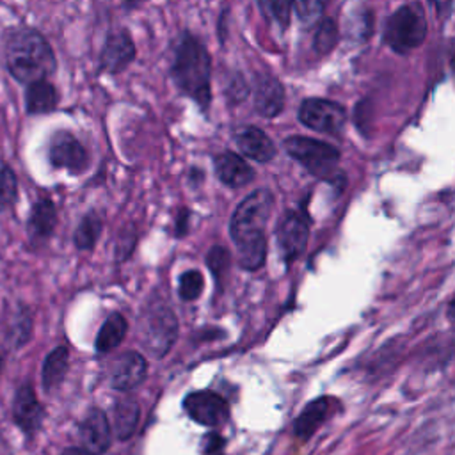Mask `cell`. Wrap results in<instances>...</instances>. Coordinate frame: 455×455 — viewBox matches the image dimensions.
Wrapping results in <instances>:
<instances>
[{"label": "cell", "instance_id": "cell-1", "mask_svg": "<svg viewBox=\"0 0 455 455\" xmlns=\"http://www.w3.org/2000/svg\"><path fill=\"white\" fill-rule=\"evenodd\" d=\"M274 197L270 190L258 188L251 192L233 212L229 231L238 251L240 265L245 270H256L267 256L265 226L270 217Z\"/></svg>", "mask_w": 455, "mask_h": 455}, {"label": "cell", "instance_id": "cell-2", "mask_svg": "<svg viewBox=\"0 0 455 455\" xmlns=\"http://www.w3.org/2000/svg\"><path fill=\"white\" fill-rule=\"evenodd\" d=\"M4 59L9 75L23 85L50 78L57 69L52 44L32 27H11L5 30Z\"/></svg>", "mask_w": 455, "mask_h": 455}, {"label": "cell", "instance_id": "cell-3", "mask_svg": "<svg viewBox=\"0 0 455 455\" xmlns=\"http://www.w3.org/2000/svg\"><path fill=\"white\" fill-rule=\"evenodd\" d=\"M171 78L181 94L208 112L212 103V57L206 46L190 32H181L171 62Z\"/></svg>", "mask_w": 455, "mask_h": 455}, {"label": "cell", "instance_id": "cell-4", "mask_svg": "<svg viewBox=\"0 0 455 455\" xmlns=\"http://www.w3.org/2000/svg\"><path fill=\"white\" fill-rule=\"evenodd\" d=\"M427 37V16L419 2L403 4L386 21L384 43L400 55H407L423 44Z\"/></svg>", "mask_w": 455, "mask_h": 455}, {"label": "cell", "instance_id": "cell-5", "mask_svg": "<svg viewBox=\"0 0 455 455\" xmlns=\"http://www.w3.org/2000/svg\"><path fill=\"white\" fill-rule=\"evenodd\" d=\"M284 151L316 178L329 180L338 171L339 149L318 139L290 135L284 139Z\"/></svg>", "mask_w": 455, "mask_h": 455}, {"label": "cell", "instance_id": "cell-6", "mask_svg": "<svg viewBox=\"0 0 455 455\" xmlns=\"http://www.w3.org/2000/svg\"><path fill=\"white\" fill-rule=\"evenodd\" d=\"M178 322L165 306L153 307L140 322V341L153 357H164L174 345Z\"/></svg>", "mask_w": 455, "mask_h": 455}, {"label": "cell", "instance_id": "cell-7", "mask_svg": "<svg viewBox=\"0 0 455 455\" xmlns=\"http://www.w3.org/2000/svg\"><path fill=\"white\" fill-rule=\"evenodd\" d=\"M299 121L315 132L338 133L347 123V110L341 103L325 98H306L297 114Z\"/></svg>", "mask_w": 455, "mask_h": 455}, {"label": "cell", "instance_id": "cell-8", "mask_svg": "<svg viewBox=\"0 0 455 455\" xmlns=\"http://www.w3.org/2000/svg\"><path fill=\"white\" fill-rule=\"evenodd\" d=\"M48 160L52 167L66 169L71 174H80L89 165V155L84 144L69 130H57L50 137Z\"/></svg>", "mask_w": 455, "mask_h": 455}, {"label": "cell", "instance_id": "cell-9", "mask_svg": "<svg viewBox=\"0 0 455 455\" xmlns=\"http://www.w3.org/2000/svg\"><path fill=\"white\" fill-rule=\"evenodd\" d=\"M135 43L132 39V34L126 28H116L110 30L103 48L100 52V71L119 75L123 73L135 59Z\"/></svg>", "mask_w": 455, "mask_h": 455}, {"label": "cell", "instance_id": "cell-10", "mask_svg": "<svg viewBox=\"0 0 455 455\" xmlns=\"http://www.w3.org/2000/svg\"><path fill=\"white\" fill-rule=\"evenodd\" d=\"M187 414L199 425L219 427L229 416L228 402L213 391H194L183 400Z\"/></svg>", "mask_w": 455, "mask_h": 455}, {"label": "cell", "instance_id": "cell-11", "mask_svg": "<svg viewBox=\"0 0 455 455\" xmlns=\"http://www.w3.org/2000/svg\"><path fill=\"white\" fill-rule=\"evenodd\" d=\"M309 236V222L302 212H286L277 226V242L286 261L295 259L306 249Z\"/></svg>", "mask_w": 455, "mask_h": 455}, {"label": "cell", "instance_id": "cell-12", "mask_svg": "<svg viewBox=\"0 0 455 455\" xmlns=\"http://www.w3.org/2000/svg\"><path fill=\"white\" fill-rule=\"evenodd\" d=\"M80 448L87 455H101L112 443V427L107 414L100 409H91L78 428Z\"/></svg>", "mask_w": 455, "mask_h": 455}, {"label": "cell", "instance_id": "cell-13", "mask_svg": "<svg viewBox=\"0 0 455 455\" xmlns=\"http://www.w3.org/2000/svg\"><path fill=\"white\" fill-rule=\"evenodd\" d=\"M254 108L263 117H275L284 108V87L283 84L268 73L254 75Z\"/></svg>", "mask_w": 455, "mask_h": 455}, {"label": "cell", "instance_id": "cell-14", "mask_svg": "<svg viewBox=\"0 0 455 455\" xmlns=\"http://www.w3.org/2000/svg\"><path fill=\"white\" fill-rule=\"evenodd\" d=\"M44 418V409L39 403L30 384L18 387L12 400V419L27 434L32 435L39 430Z\"/></svg>", "mask_w": 455, "mask_h": 455}, {"label": "cell", "instance_id": "cell-15", "mask_svg": "<svg viewBox=\"0 0 455 455\" xmlns=\"http://www.w3.org/2000/svg\"><path fill=\"white\" fill-rule=\"evenodd\" d=\"M233 139L243 156L256 160L259 164L270 162L277 153L272 139L261 128L252 126V124L236 128L233 133Z\"/></svg>", "mask_w": 455, "mask_h": 455}, {"label": "cell", "instance_id": "cell-16", "mask_svg": "<svg viewBox=\"0 0 455 455\" xmlns=\"http://www.w3.org/2000/svg\"><path fill=\"white\" fill-rule=\"evenodd\" d=\"M148 373V363L139 352H123L110 368V384L119 391L137 387Z\"/></svg>", "mask_w": 455, "mask_h": 455}, {"label": "cell", "instance_id": "cell-17", "mask_svg": "<svg viewBox=\"0 0 455 455\" xmlns=\"http://www.w3.org/2000/svg\"><path fill=\"white\" fill-rule=\"evenodd\" d=\"M213 169L217 178L231 188H240L254 180L252 167L236 153L224 151L213 158Z\"/></svg>", "mask_w": 455, "mask_h": 455}, {"label": "cell", "instance_id": "cell-18", "mask_svg": "<svg viewBox=\"0 0 455 455\" xmlns=\"http://www.w3.org/2000/svg\"><path fill=\"white\" fill-rule=\"evenodd\" d=\"M332 407H334V400L327 398V396L316 398L311 403H307L306 409L295 419L293 434L302 441L309 439L323 425V421L331 416Z\"/></svg>", "mask_w": 455, "mask_h": 455}, {"label": "cell", "instance_id": "cell-19", "mask_svg": "<svg viewBox=\"0 0 455 455\" xmlns=\"http://www.w3.org/2000/svg\"><path fill=\"white\" fill-rule=\"evenodd\" d=\"M57 103H59L57 89L48 78L27 84V87H25V108L30 116L50 114L52 110H55Z\"/></svg>", "mask_w": 455, "mask_h": 455}, {"label": "cell", "instance_id": "cell-20", "mask_svg": "<svg viewBox=\"0 0 455 455\" xmlns=\"http://www.w3.org/2000/svg\"><path fill=\"white\" fill-rule=\"evenodd\" d=\"M57 226V210L50 199H39L28 215V235L32 240H46Z\"/></svg>", "mask_w": 455, "mask_h": 455}, {"label": "cell", "instance_id": "cell-21", "mask_svg": "<svg viewBox=\"0 0 455 455\" xmlns=\"http://www.w3.org/2000/svg\"><path fill=\"white\" fill-rule=\"evenodd\" d=\"M112 416H114L112 427H114L116 437L121 441L132 437V434L139 425V416H140L137 402L132 398L117 400L112 409Z\"/></svg>", "mask_w": 455, "mask_h": 455}, {"label": "cell", "instance_id": "cell-22", "mask_svg": "<svg viewBox=\"0 0 455 455\" xmlns=\"http://www.w3.org/2000/svg\"><path fill=\"white\" fill-rule=\"evenodd\" d=\"M69 366V350L66 347H55L43 363L41 368V380H43V387L46 391L55 389L66 377Z\"/></svg>", "mask_w": 455, "mask_h": 455}, {"label": "cell", "instance_id": "cell-23", "mask_svg": "<svg viewBox=\"0 0 455 455\" xmlns=\"http://www.w3.org/2000/svg\"><path fill=\"white\" fill-rule=\"evenodd\" d=\"M128 331V323L123 315L112 313L105 323L101 325L98 336H96V350L98 352H110L116 347L121 345Z\"/></svg>", "mask_w": 455, "mask_h": 455}, {"label": "cell", "instance_id": "cell-24", "mask_svg": "<svg viewBox=\"0 0 455 455\" xmlns=\"http://www.w3.org/2000/svg\"><path fill=\"white\" fill-rule=\"evenodd\" d=\"M258 9L268 25L284 32L291 20L293 0H258Z\"/></svg>", "mask_w": 455, "mask_h": 455}, {"label": "cell", "instance_id": "cell-25", "mask_svg": "<svg viewBox=\"0 0 455 455\" xmlns=\"http://www.w3.org/2000/svg\"><path fill=\"white\" fill-rule=\"evenodd\" d=\"M339 41V28L334 20L323 18L316 25L315 36H313V48L318 55H327L331 53Z\"/></svg>", "mask_w": 455, "mask_h": 455}, {"label": "cell", "instance_id": "cell-26", "mask_svg": "<svg viewBox=\"0 0 455 455\" xmlns=\"http://www.w3.org/2000/svg\"><path fill=\"white\" fill-rule=\"evenodd\" d=\"M101 233V219L96 213H87L75 231V245L80 251H89L96 245Z\"/></svg>", "mask_w": 455, "mask_h": 455}, {"label": "cell", "instance_id": "cell-27", "mask_svg": "<svg viewBox=\"0 0 455 455\" xmlns=\"http://www.w3.org/2000/svg\"><path fill=\"white\" fill-rule=\"evenodd\" d=\"M18 196V180L11 165L0 162V212L9 208Z\"/></svg>", "mask_w": 455, "mask_h": 455}, {"label": "cell", "instance_id": "cell-28", "mask_svg": "<svg viewBox=\"0 0 455 455\" xmlns=\"http://www.w3.org/2000/svg\"><path fill=\"white\" fill-rule=\"evenodd\" d=\"M329 0H293V11L299 16L300 23H315L325 11Z\"/></svg>", "mask_w": 455, "mask_h": 455}, {"label": "cell", "instance_id": "cell-29", "mask_svg": "<svg viewBox=\"0 0 455 455\" xmlns=\"http://www.w3.org/2000/svg\"><path fill=\"white\" fill-rule=\"evenodd\" d=\"M222 91H224L226 100H228L231 105H236V103H242V101L249 96L251 87H249L247 80L243 78V75H240V73H229L228 82L224 84Z\"/></svg>", "mask_w": 455, "mask_h": 455}, {"label": "cell", "instance_id": "cell-30", "mask_svg": "<svg viewBox=\"0 0 455 455\" xmlns=\"http://www.w3.org/2000/svg\"><path fill=\"white\" fill-rule=\"evenodd\" d=\"M204 286L203 274L199 270H187L180 277V297L183 300H196Z\"/></svg>", "mask_w": 455, "mask_h": 455}, {"label": "cell", "instance_id": "cell-31", "mask_svg": "<svg viewBox=\"0 0 455 455\" xmlns=\"http://www.w3.org/2000/svg\"><path fill=\"white\" fill-rule=\"evenodd\" d=\"M206 263H208V268L212 270V274L217 279H220L229 267V252L224 247L215 245L210 249V252L206 256Z\"/></svg>", "mask_w": 455, "mask_h": 455}, {"label": "cell", "instance_id": "cell-32", "mask_svg": "<svg viewBox=\"0 0 455 455\" xmlns=\"http://www.w3.org/2000/svg\"><path fill=\"white\" fill-rule=\"evenodd\" d=\"M30 331H32V320H30V315L21 309L20 315L14 318V329L11 331L9 338L12 339V343L16 347H21L25 345V341L30 338Z\"/></svg>", "mask_w": 455, "mask_h": 455}, {"label": "cell", "instance_id": "cell-33", "mask_svg": "<svg viewBox=\"0 0 455 455\" xmlns=\"http://www.w3.org/2000/svg\"><path fill=\"white\" fill-rule=\"evenodd\" d=\"M222 446H224V439L219 434H208L203 448L206 455H220L222 453Z\"/></svg>", "mask_w": 455, "mask_h": 455}, {"label": "cell", "instance_id": "cell-34", "mask_svg": "<svg viewBox=\"0 0 455 455\" xmlns=\"http://www.w3.org/2000/svg\"><path fill=\"white\" fill-rule=\"evenodd\" d=\"M439 20H448L453 9V0H428Z\"/></svg>", "mask_w": 455, "mask_h": 455}, {"label": "cell", "instance_id": "cell-35", "mask_svg": "<svg viewBox=\"0 0 455 455\" xmlns=\"http://www.w3.org/2000/svg\"><path fill=\"white\" fill-rule=\"evenodd\" d=\"M146 0H123V5H124V9H128V11H132V9H137L139 5H142Z\"/></svg>", "mask_w": 455, "mask_h": 455}, {"label": "cell", "instance_id": "cell-36", "mask_svg": "<svg viewBox=\"0 0 455 455\" xmlns=\"http://www.w3.org/2000/svg\"><path fill=\"white\" fill-rule=\"evenodd\" d=\"M60 455H87L82 448H66Z\"/></svg>", "mask_w": 455, "mask_h": 455}, {"label": "cell", "instance_id": "cell-37", "mask_svg": "<svg viewBox=\"0 0 455 455\" xmlns=\"http://www.w3.org/2000/svg\"><path fill=\"white\" fill-rule=\"evenodd\" d=\"M2 364H4V361H2V355H0V370H2Z\"/></svg>", "mask_w": 455, "mask_h": 455}]
</instances>
